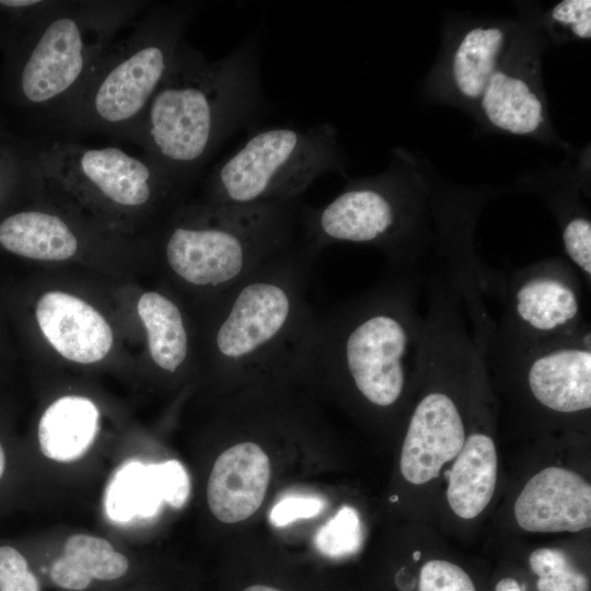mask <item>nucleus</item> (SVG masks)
Here are the masks:
<instances>
[{
    "label": "nucleus",
    "instance_id": "21",
    "mask_svg": "<svg viewBox=\"0 0 591 591\" xmlns=\"http://www.w3.org/2000/svg\"><path fill=\"white\" fill-rule=\"evenodd\" d=\"M99 427L100 412L93 401L79 395L62 396L53 402L39 419V449L53 461L73 462L91 448Z\"/></svg>",
    "mask_w": 591,
    "mask_h": 591
},
{
    "label": "nucleus",
    "instance_id": "7",
    "mask_svg": "<svg viewBox=\"0 0 591 591\" xmlns=\"http://www.w3.org/2000/svg\"><path fill=\"white\" fill-rule=\"evenodd\" d=\"M39 157L51 187L107 230L153 228L189 190L146 154L117 146L50 140Z\"/></svg>",
    "mask_w": 591,
    "mask_h": 591
},
{
    "label": "nucleus",
    "instance_id": "26",
    "mask_svg": "<svg viewBox=\"0 0 591 591\" xmlns=\"http://www.w3.org/2000/svg\"><path fill=\"white\" fill-rule=\"evenodd\" d=\"M532 571L538 576V591H589V582L567 555L556 548H538L529 558Z\"/></svg>",
    "mask_w": 591,
    "mask_h": 591
},
{
    "label": "nucleus",
    "instance_id": "20",
    "mask_svg": "<svg viewBox=\"0 0 591 591\" xmlns=\"http://www.w3.org/2000/svg\"><path fill=\"white\" fill-rule=\"evenodd\" d=\"M497 473L498 457L493 438L482 431L467 436L448 473L447 499L453 512L463 519L482 513L494 496Z\"/></svg>",
    "mask_w": 591,
    "mask_h": 591
},
{
    "label": "nucleus",
    "instance_id": "4",
    "mask_svg": "<svg viewBox=\"0 0 591 591\" xmlns=\"http://www.w3.org/2000/svg\"><path fill=\"white\" fill-rule=\"evenodd\" d=\"M444 188L434 187L415 161L395 149L382 173L345 177L341 192L321 207L304 205L301 239L316 256L354 243L381 251L391 273H426L438 264Z\"/></svg>",
    "mask_w": 591,
    "mask_h": 591
},
{
    "label": "nucleus",
    "instance_id": "8",
    "mask_svg": "<svg viewBox=\"0 0 591 591\" xmlns=\"http://www.w3.org/2000/svg\"><path fill=\"white\" fill-rule=\"evenodd\" d=\"M147 7L135 0H76L11 50V88L23 106L53 117L80 90L117 33Z\"/></svg>",
    "mask_w": 591,
    "mask_h": 591
},
{
    "label": "nucleus",
    "instance_id": "30",
    "mask_svg": "<svg viewBox=\"0 0 591 591\" xmlns=\"http://www.w3.org/2000/svg\"><path fill=\"white\" fill-rule=\"evenodd\" d=\"M0 591H39L26 558L12 546H0Z\"/></svg>",
    "mask_w": 591,
    "mask_h": 591
},
{
    "label": "nucleus",
    "instance_id": "6",
    "mask_svg": "<svg viewBox=\"0 0 591 591\" xmlns=\"http://www.w3.org/2000/svg\"><path fill=\"white\" fill-rule=\"evenodd\" d=\"M199 4L155 2L105 50L78 93L56 114L72 134L131 140L185 39Z\"/></svg>",
    "mask_w": 591,
    "mask_h": 591
},
{
    "label": "nucleus",
    "instance_id": "25",
    "mask_svg": "<svg viewBox=\"0 0 591 591\" xmlns=\"http://www.w3.org/2000/svg\"><path fill=\"white\" fill-rule=\"evenodd\" d=\"M543 37L555 44L591 38V1L563 0L552 5L538 20H530Z\"/></svg>",
    "mask_w": 591,
    "mask_h": 591
},
{
    "label": "nucleus",
    "instance_id": "15",
    "mask_svg": "<svg viewBox=\"0 0 591 591\" xmlns=\"http://www.w3.org/2000/svg\"><path fill=\"white\" fill-rule=\"evenodd\" d=\"M189 496V475L179 461L146 464L130 460L111 477L103 503L111 521L127 523L154 517L163 503L181 509Z\"/></svg>",
    "mask_w": 591,
    "mask_h": 591
},
{
    "label": "nucleus",
    "instance_id": "5",
    "mask_svg": "<svg viewBox=\"0 0 591 591\" xmlns=\"http://www.w3.org/2000/svg\"><path fill=\"white\" fill-rule=\"evenodd\" d=\"M304 205L224 206L185 197L152 228L161 263L201 306L298 242Z\"/></svg>",
    "mask_w": 591,
    "mask_h": 591
},
{
    "label": "nucleus",
    "instance_id": "32",
    "mask_svg": "<svg viewBox=\"0 0 591 591\" xmlns=\"http://www.w3.org/2000/svg\"><path fill=\"white\" fill-rule=\"evenodd\" d=\"M496 591H522V589L515 579L503 578L497 583Z\"/></svg>",
    "mask_w": 591,
    "mask_h": 591
},
{
    "label": "nucleus",
    "instance_id": "10",
    "mask_svg": "<svg viewBox=\"0 0 591 591\" xmlns=\"http://www.w3.org/2000/svg\"><path fill=\"white\" fill-rule=\"evenodd\" d=\"M473 338L486 369L521 382L533 403L553 415L575 416L591 408V331L526 341L495 329Z\"/></svg>",
    "mask_w": 591,
    "mask_h": 591
},
{
    "label": "nucleus",
    "instance_id": "12",
    "mask_svg": "<svg viewBox=\"0 0 591 591\" xmlns=\"http://www.w3.org/2000/svg\"><path fill=\"white\" fill-rule=\"evenodd\" d=\"M545 43L530 20H521L519 31L474 112L473 118L482 127L508 136L559 142L543 85Z\"/></svg>",
    "mask_w": 591,
    "mask_h": 591
},
{
    "label": "nucleus",
    "instance_id": "24",
    "mask_svg": "<svg viewBox=\"0 0 591 591\" xmlns=\"http://www.w3.org/2000/svg\"><path fill=\"white\" fill-rule=\"evenodd\" d=\"M65 0H1L0 36L12 50L66 4Z\"/></svg>",
    "mask_w": 591,
    "mask_h": 591
},
{
    "label": "nucleus",
    "instance_id": "16",
    "mask_svg": "<svg viewBox=\"0 0 591 591\" xmlns=\"http://www.w3.org/2000/svg\"><path fill=\"white\" fill-rule=\"evenodd\" d=\"M514 517L534 533L578 532L591 525V486L576 472L551 466L525 484Z\"/></svg>",
    "mask_w": 591,
    "mask_h": 591
},
{
    "label": "nucleus",
    "instance_id": "31",
    "mask_svg": "<svg viewBox=\"0 0 591 591\" xmlns=\"http://www.w3.org/2000/svg\"><path fill=\"white\" fill-rule=\"evenodd\" d=\"M324 509V501L315 496L289 495L271 509L269 520L275 526H285L300 519L316 517Z\"/></svg>",
    "mask_w": 591,
    "mask_h": 591
},
{
    "label": "nucleus",
    "instance_id": "17",
    "mask_svg": "<svg viewBox=\"0 0 591 591\" xmlns=\"http://www.w3.org/2000/svg\"><path fill=\"white\" fill-rule=\"evenodd\" d=\"M35 316L46 340L67 360L95 363L112 349L111 325L94 306L77 296L48 291L38 299Z\"/></svg>",
    "mask_w": 591,
    "mask_h": 591
},
{
    "label": "nucleus",
    "instance_id": "29",
    "mask_svg": "<svg viewBox=\"0 0 591 591\" xmlns=\"http://www.w3.org/2000/svg\"><path fill=\"white\" fill-rule=\"evenodd\" d=\"M419 591H476L470 576L457 565L433 559L420 570Z\"/></svg>",
    "mask_w": 591,
    "mask_h": 591
},
{
    "label": "nucleus",
    "instance_id": "11",
    "mask_svg": "<svg viewBox=\"0 0 591 591\" xmlns=\"http://www.w3.org/2000/svg\"><path fill=\"white\" fill-rule=\"evenodd\" d=\"M495 329L508 337L536 341L576 334L583 318L582 285L566 257H547L505 273Z\"/></svg>",
    "mask_w": 591,
    "mask_h": 591
},
{
    "label": "nucleus",
    "instance_id": "33",
    "mask_svg": "<svg viewBox=\"0 0 591 591\" xmlns=\"http://www.w3.org/2000/svg\"><path fill=\"white\" fill-rule=\"evenodd\" d=\"M243 591H280V590L273 587L264 586V584H254L246 588Z\"/></svg>",
    "mask_w": 591,
    "mask_h": 591
},
{
    "label": "nucleus",
    "instance_id": "23",
    "mask_svg": "<svg viewBox=\"0 0 591 591\" xmlns=\"http://www.w3.org/2000/svg\"><path fill=\"white\" fill-rule=\"evenodd\" d=\"M129 567L128 559L105 538L74 534L67 538L63 552L51 565L53 582L66 590L81 591L92 580L120 578Z\"/></svg>",
    "mask_w": 591,
    "mask_h": 591
},
{
    "label": "nucleus",
    "instance_id": "13",
    "mask_svg": "<svg viewBox=\"0 0 591 591\" xmlns=\"http://www.w3.org/2000/svg\"><path fill=\"white\" fill-rule=\"evenodd\" d=\"M520 25L521 20L478 18L444 31L440 55L425 84L429 97L473 116Z\"/></svg>",
    "mask_w": 591,
    "mask_h": 591
},
{
    "label": "nucleus",
    "instance_id": "22",
    "mask_svg": "<svg viewBox=\"0 0 591 591\" xmlns=\"http://www.w3.org/2000/svg\"><path fill=\"white\" fill-rule=\"evenodd\" d=\"M152 362L163 372H179L193 356L188 321L178 303L160 291H146L137 302Z\"/></svg>",
    "mask_w": 591,
    "mask_h": 591
},
{
    "label": "nucleus",
    "instance_id": "28",
    "mask_svg": "<svg viewBox=\"0 0 591 591\" xmlns=\"http://www.w3.org/2000/svg\"><path fill=\"white\" fill-rule=\"evenodd\" d=\"M362 543V528L358 511L349 506L340 508L315 534L314 544L325 556L340 558L357 553Z\"/></svg>",
    "mask_w": 591,
    "mask_h": 591
},
{
    "label": "nucleus",
    "instance_id": "35",
    "mask_svg": "<svg viewBox=\"0 0 591 591\" xmlns=\"http://www.w3.org/2000/svg\"><path fill=\"white\" fill-rule=\"evenodd\" d=\"M414 557H415V560H418L419 557H420V553H419V552L415 553V554H414Z\"/></svg>",
    "mask_w": 591,
    "mask_h": 591
},
{
    "label": "nucleus",
    "instance_id": "34",
    "mask_svg": "<svg viewBox=\"0 0 591 591\" xmlns=\"http://www.w3.org/2000/svg\"><path fill=\"white\" fill-rule=\"evenodd\" d=\"M5 470V454L3 448L0 443V478L2 477Z\"/></svg>",
    "mask_w": 591,
    "mask_h": 591
},
{
    "label": "nucleus",
    "instance_id": "14",
    "mask_svg": "<svg viewBox=\"0 0 591 591\" xmlns=\"http://www.w3.org/2000/svg\"><path fill=\"white\" fill-rule=\"evenodd\" d=\"M55 194L57 205L22 209L0 221V245L4 250L30 259L63 262L74 257L90 242L114 239L109 230L94 220L88 221L81 210L61 195L67 200L62 206L59 195Z\"/></svg>",
    "mask_w": 591,
    "mask_h": 591
},
{
    "label": "nucleus",
    "instance_id": "18",
    "mask_svg": "<svg viewBox=\"0 0 591 591\" xmlns=\"http://www.w3.org/2000/svg\"><path fill=\"white\" fill-rule=\"evenodd\" d=\"M270 462L263 448L252 441L236 443L216 460L207 484L211 513L223 523L253 515L265 498Z\"/></svg>",
    "mask_w": 591,
    "mask_h": 591
},
{
    "label": "nucleus",
    "instance_id": "3",
    "mask_svg": "<svg viewBox=\"0 0 591 591\" xmlns=\"http://www.w3.org/2000/svg\"><path fill=\"white\" fill-rule=\"evenodd\" d=\"M317 256L302 239L201 305L197 358L224 384L291 374L317 313L309 300Z\"/></svg>",
    "mask_w": 591,
    "mask_h": 591
},
{
    "label": "nucleus",
    "instance_id": "9",
    "mask_svg": "<svg viewBox=\"0 0 591 591\" xmlns=\"http://www.w3.org/2000/svg\"><path fill=\"white\" fill-rule=\"evenodd\" d=\"M346 175V157L331 123L306 129L273 127L257 131L206 175L200 200L252 206L303 199L320 176Z\"/></svg>",
    "mask_w": 591,
    "mask_h": 591
},
{
    "label": "nucleus",
    "instance_id": "27",
    "mask_svg": "<svg viewBox=\"0 0 591 591\" xmlns=\"http://www.w3.org/2000/svg\"><path fill=\"white\" fill-rule=\"evenodd\" d=\"M45 181L39 144L35 148H24L0 137V199L9 187L38 188Z\"/></svg>",
    "mask_w": 591,
    "mask_h": 591
},
{
    "label": "nucleus",
    "instance_id": "19",
    "mask_svg": "<svg viewBox=\"0 0 591 591\" xmlns=\"http://www.w3.org/2000/svg\"><path fill=\"white\" fill-rule=\"evenodd\" d=\"M556 219L566 259L591 285V219L580 198L586 185L579 177L548 176L528 181Z\"/></svg>",
    "mask_w": 591,
    "mask_h": 591
},
{
    "label": "nucleus",
    "instance_id": "2",
    "mask_svg": "<svg viewBox=\"0 0 591 591\" xmlns=\"http://www.w3.org/2000/svg\"><path fill=\"white\" fill-rule=\"evenodd\" d=\"M259 43L252 34L210 61L184 39L134 134L130 141L185 188L260 109Z\"/></svg>",
    "mask_w": 591,
    "mask_h": 591
},
{
    "label": "nucleus",
    "instance_id": "1",
    "mask_svg": "<svg viewBox=\"0 0 591 591\" xmlns=\"http://www.w3.org/2000/svg\"><path fill=\"white\" fill-rule=\"evenodd\" d=\"M424 273H391L317 316L293 362V376L351 390L375 410L395 408L422 366Z\"/></svg>",
    "mask_w": 591,
    "mask_h": 591
}]
</instances>
